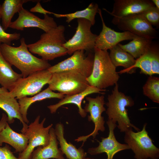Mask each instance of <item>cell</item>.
<instances>
[{
    "mask_svg": "<svg viewBox=\"0 0 159 159\" xmlns=\"http://www.w3.org/2000/svg\"><path fill=\"white\" fill-rule=\"evenodd\" d=\"M20 41V45L18 47L1 44L0 50L5 60L21 72L22 77L38 71L47 69L52 66L47 61L38 58L31 53L24 38H21Z\"/></svg>",
    "mask_w": 159,
    "mask_h": 159,
    "instance_id": "obj_1",
    "label": "cell"
},
{
    "mask_svg": "<svg viewBox=\"0 0 159 159\" xmlns=\"http://www.w3.org/2000/svg\"><path fill=\"white\" fill-rule=\"evenodd\" d=\"M65 30L64 26L59 25L42 34L38 41L27 44L29 50L47 61L66 55L67 50L63 46L67 41Z\"/></svg>",
    "mask_w": 159,
    "mask_h": 159,
    "instance_id": "obj_2",
    "label": "cell"
},
{
    "mask_svg": "<svg viewBox=\"0 0 159 159\" xmlns=\"http://www.w3.org/2000/svg\"><path fill=\"white\" fill-rule=\"evenodd\" d=\"M94 53L92 72L86 78L89 85L104 90L115 85L117 83L120 76L116 71V67L110 59L109 53L95 47Z\"/></svg>",
    "mask_w": 159,
    "mask_h": 159,
    "instance_id": "obj_3",
    "label": "cell"
},
{
    "mask_svg": "<svg viewBox=\"0 0 159 159\" xmlns=\"http://www.w3.org/2000/svg\"><path fill=\"white\" fill-rule=\"evenodd\" d=\"M117 83L115 84L111 94L108 95V102L105 104L107 108L106 110L108 120L114 123L117 122V125L121 132H125L133 128L137 131L140 130L131 123L126 107H131L134 102L130 96L126 95L119 90Z\"/></svg>",
    "mask_w": 159,
    "mask_h": 159,
    "instance_id": "obj_4",
    "label": "cell"
},
{
    "mask_svg": "<svg viewBox=\"0 0 159 159\" xmlns=\"http://www.w3.org/2000/svg\"><path fill=\"white\" fill-rule=\"evenodd\" d=\"M147 125L145 123L142 130L137 132L132 129L125 132L124 141L133 152L135 159H158L159 149L148 135L146 130Z\"/></svg>",
    "mask_w": 159,
    "mask_h": 159,
    "instance_id": "obj_5",
    "label": "cell"
},
{
    "mask_svg": "<svg viewBox=\"0 0 159 159\" xmlns=\"http://www.w3.org/2000/svg\"><path fill=\"white\" fill-rule=\"evenodd\" d=\"M48 87L65 95L80 93L89 85L86 78L74 71H65L52 73Z\"/></svg>",
    "mask_w": 159,
    "mask_h": 159,
    "instance_id": "obj_6",
    "label": "cell"
},
{
    "mask_svg": "<svg viewBox=\"0 0 159 159\" xmlns=\"http://www.w3.org/2000/svg\"><path fill=\"white\" fill-rule=\"evenodd\" d=\"M52 74L46 69L34 72L24 78L22 77L7 93L16 99L34 95L40 92L44 85L48 84Z\"/></svg>",
    "mask_w": 159,
    "mask_h": 159,
    "instance_id": "obj_7",
    "label": "cell"
},
{
    "mask_svg": "<svg viewBox=\"0 0 159 159\" xmlns=\"http://www.w3.org/2000/svg\"><path fill=\"white\" fill-rule=\"evenodd\" d=\"M77 22L78 25L75 33L63 46L67 49V54L70 55L78 50L94 52L97 35L92 32L91 23L84 19H78Z\"/></svg>",
    "mask_w": 159,
    "mask_h": 159,
    "instance_id": "obj_8",
    "label": "cell"
},
{
    "mask_svg": "<svg viewBox=\"0 0 159 159\" xmlns=\"http://www.w3.org/2000/svg\"><path fill=\"white\" fill-rule=\"evenodd\" d=\"M94 53L86 56L83 50L75 52L70 57L51 66L47 70L51 73L65 71L78 72L86 78L91 74L93 67Z\"/></svg>",
    "mask_w": 159,
    "mask_h": 159,
    "instance_id": "obj_9",
    "label": "cell"
},
{
    "mask_svg": "<svg viewBox=\"0 0 159 159\" xmlns=\"http://www.w3.org/2000/svg\"><path fill=\"white\" fill-rule=\"evenodd\" d=\"M40 116H38L34 120L31 122L23 133L27 137L28 143L26 148L23 152L19 153L20 159H30L32 154L37 147H44L47 145L50 140L49 130L53 124L46 127L44 126L46 118L39 122Z\"/></svg>",
    "mask_w": 159,
    "mask_h": 159,
    "instance_id": "obj_10",
    "label": "cell"
},
{
    "mask_svg": "<svg viewBox=\"0 0 159 159\" xmlns=\"http://www.w3.org/2000/svg\"><path fill=\"white\" fill-rule=\"evenodd\" d=\"M111 22L123 32L152 39L157 37V31L140 13L122 17H113Z\"/></svg>",
    "mask_w": 159,
    "mask_h": 159,
    "instance_id": "obj_11",
    "label": "cell"
},
{
    "mask_svg": "<svg viewBox=\"0 0 159 159\" xmlns=\"http://www.w3.org/2000/svg\"><path fill=\"white\" fill-rule=\"evenodd\" d=\"M104 98L103 95H98L95 98L86 97L88 103L86 104L84 109L86 112L90 113V115L88 116V120L89 121L93 122L95 125V128L90 134L86 136H80L75 140L77 142L83 141L82 146L90 137L92 136L93 139H95L96 135L99 134V131L103 132L105 130V121L104 117L102 115V113L106 110L104 106L105 104Z\"/></svg>",
    "mask_w": 159,
    "mask_h": 159,
    "instance_id": "obj_12",
    "label": "cell"
},
{
    "mask_svg": "<svg viewBox=\"0 0 159 159\" xmlns=\"http://www.w3.org/2000/svg\"><path fill=\"white\" fill-rule=\"evenodd\" d=\"M57 26L54 19L47 14L44 15V18L41 19L23 8L19 13L17 18L11 22L9 27L21 31L26 28L36 27L46 32Z\"/></svg>",
    "mask_w": 159,
    "mask_h": 159,
    "instance_id": "obj_13",
    "label": "cell"
},
{
    "mask_svg": "<svg viewBox=\"0 0 159 159\" xmlns=\"http://www.w3.org/2000/svg\"><path fill=\"white\" fill-rule=\"evenodd\" d=\"M108 125L109 133L106 138H102L101 141H97L98 146L88 149L87 153L91 155H95L102 153H105L107 155V159H113L114 155L118 152L124 150L130 149L128 145L126 144H122L116 140L114 130L117 126L111 120L106 122Z\"/></svg>",
    "mask_w": 159,
    "mask_h": 159,
    "instance_id": "obj_14",
    "label": "cell"
},
{
    "mask_svg": "<svg viewBox=\"0 0 159 159\" xmlns=\"http://www.w3.org/2000/svg\"><path fill=\"white\" fill-rule=\"evenodd\" d=\"M99 14L102 23V29L100 34L97 35L95 47L100 49L107 51L110 49L119 42L125 40H132L135 35L129 32H118L107 27L104 21L102 11L100 8Z\"/></svg>",
    "mask_w": 159,
    "mask_h": 159,
    "instance_id": "obj_15",
    "label": "cell"
},
{
    "mask_svg": "<svg viewBox=\"0 0 159 159\" xmlns=\"http://www.w3.org/2000/svg\"><path fill=\"white\" fill-rule=\"evenodd\" d=\"M155 6L151 0H115L111 12L103 9L113 17H122L141 13Z\"/></svg>",
    "mask_w": 159,
    "mask_h": 159,
    "instance_id": "obj_16",
    "label": "cell"
},
{
    "mask_svg": "<svg viewBox=\"0 0 159 159\" xmlns=\"http://www.w3.org/2000/svg\"><path fill=\"white\" fill-rule=\"evenodd\" d=\"M105 89L101 90L95 87L89 85L83 91L71 95H65L64 97L57 103L47 106L51 113L56 112L57 110L61 106L67 104H74L78 108V113L82 117H85L87 114L84 109L82 107V103L83 99L87 95L91 94L98 93L103 95Z\"/></svg>",
    "mask_w": 159,
    "mask_h": 159,
    "instance_id": "obj_17",
    "label": "cell"
},
{
    "mask_svg": "<svg viewBox=\"0 0 159 159\" xmlns=\"http://www.w3.org/2000/svg\"><path fill=\"white\" fill-rule=\"evenodd\" d=\"M7 92L0 94V108L7 113L8 123H13L14 121V118L20 120L23 125L21 132V133H24L27 129L28 125L24 121L21 113L19 105L16 99L9 95Z\"/></svg>",
    "mask_w": 159,
    "mask_h": 159,
    "instance_id": "obj_18",
    "label": "cell"
},
{
    "mask_svg": "<svg viewBox=\"0 0 159 159\" xmlns=\"http://www.w3.org/2000/svg\"><path fill=\"white\" fill-rule=\"evenodd\" d=\"M50 140L49 144L45 147H37L32 153L30 159H65L64 154L58 148L54 129L52 127L50 129Z\"/></svg>",
    "mask_w": 159,
    "mask_h": 159,
    "instance_id": "obj_19",
    "label": "cell"
},
{
    "mask_svg": "<svg viewBox=\"0 0 159 159\" xmlns=\"http://www.w3.org/2000/svg\"><path fill=\"white\" fill-rule=\"evenodd\" d=\"M3 143L10 145L15 149V152L20 153L26 148L28 140L24 134L13 130L7 122L5 127L0 132V146Z\"/></svg>",
    "mask_w": 159,
    "mask_h": 159,
    "instance_id": "obj_20",
    "label": "cell"
},
{
    "mask_svg": "<svg viewBox=\"0 0 159 159\" xmlns=\"http://www.w3.org/2000/svg\"><path fill=\"white\" fill-rule=\"evenodd\" d=\"M57 139L60 146L59 149L68 159H85L87 153L81 148H77L70 142L68 143L64 137V127L63 124L58 123L54 129Z\"/></svg>",
    "mask_w": 159,
    "mask_h": 159,
    "instance_id": "obj_21",
    "label": "cell"
},
{
    "mask_svg": "<svg viewBox=\"0 0 159 159\" xmlns=\"http://www.w3.org/2000/svg\"><path fill=\"white\" fill-rule=\"evenodd\" d=\"M64 96L65 95L59 93L54 92L48 87L32 97H26L18 99L21 113L24 121L27 124L29 123L27 116V111L33 103L47 99L55 98L61 100Z\"/></svg>",
    "mask_w": 159,
    "mask_h": 159,
    "instance_id": "obj_22",
    "label": "cell"
},
{
    "mask_svg": "<svg viewBox=\"0 0 159 159\" xmlns=\"http://www.w3.org/2000/svg\"><path fill=\"white\" fill-rule=\"evenodd\" d=\"M110 59L115 67L122 66L124 69L118 73H132L135 72L132 68L136 59L131 55L121 49L117 44L110 49Z\"/></svg>",
    "mask_w": 159,
    "mask_h": 159,
    "instance_id": "obj_23",
    "label": "cell"
},
{
    "mask_svg": "<svg viewBox=\"0 0 159 159\" xmlns=\"http://www.w3.org/2000/svg\"><path fill=\"white\" fill-rule=\"evenodd\" d=\"M32 0H5L1 6L0 11L2 27L5 31L9 27L13 16L22 10L23 4L29 1L35 2Z\"/></svg>",
    "mask_w": 159,
    "mask_h": 159,
    "instance_id": "obj_24",
    "label": "cell"
},
{
    "mask_svg": "<svg viewBox=\"0 0 159 159\" xmlns=\"http://www.w3.org/2000/svg\"><path fill=\"white\" fill-rule=\"evenodd\" d=\"M21 74L15 72L11 66L5 60L0 50V85L10 91L21 78Z\"/></svg>",
    "mask_w": 159,
    "mask_h": 159,
    "instance_id": "obj_25",
    "label": "cell"
},
{
    "mask_svg": "<svg viewBox=\"0 0 159 159\" xmlns=\"http://www.w3.org/2000/svg\"><path fill=\"white\" fill-rule=\"evenodd\" d=\"M153 39L136 35L131 41L124 45L117 44L122 49L137 59L144 54L150 47Z\"/></svg>",
    "mask_w": 159,
    "mask_h": 159,
    "instance_id": "obj_26",
    "label": "cell"
},
{
    "mask_svg": "<svg viewBox=\"0 0 159 159\" xmlns=\"http://www.w3.org/2000/svg\"><path fill=\"white\" fill-rule=\"evenodd\" d=\"M99 7L96 3H92L85 9L78 11L74 12L67 14H58L53 13L54 16L57 18L65 17L66 22L69 23L75 19H84L90 21L92 26L95 23V16L98 13Z\"/></svg>",
    "mask_w": 159,
    "mask_h": 159,
    "instance_id": "obj_27",
    "label": "cell"
},
{
    "mask_svg": "<svg viewBox=\"0 0 159 159\" xmlns=\"http://www.w3.org/2000/svg\"><path fill=\"white\" fill-rule=\"evenodd\" d=\"M143 94L153 102L159 103V78L150 76L143 87Z\"/></svg>",
    "mask_w": 159,
    "mask_h": 159,
    "instance_id": "obj_28",
    "label": "cell"
},
{
    "mask_svg": "<svg viewBox=\"0 0 159 159\" xmlns=\"http://www.w3.org/2000/svg\"><path fill=\"white\" fill-rule=\"evenodd\" d=\"M149 49L144 54L136 59L135 63L132 69L135 71L136 68H140V73L151 76L153 74Z\"/></svg>",
    "mask_w": 159,
    "mask_h": 159,
    "instance_id": "obj_29",
    "label": "cell"
},
{
    "mask_svg": "<svg viewBox=\"0 0 159 159\" xmlns=\"http://www.w3.org/2000/svg\"><path fill=\"white\" fill-rule=\"evenodd\" d=\"M151 70L153 74H159V48L158 44L152 42L149 49Z\"/></svg>",
    "mask_w": 159,
    "mask_h": 159,
    "instance_id": "obj_30",
    "label": "cell"
},
{
    "mask_svg": "<svg viewBox=\"0 0 159 159\" xmlns=\"http://www.w3.org/2000/svg\"><path fill=\"white\" fill-rule=\"evenodd\" d=\"M152 26L157 27L159 26V9L155 6L150 8L140 13Z\"/></svg>",
    "mask_w": 159,
    "mask_h": 159,
    "instance_id": "obj_31",
    "label": "cell"
},
{
    "mask_svg": "<svg viewBox=\"0 0 159 159\" xmlns=\"http://www.w3.org/2000/svg\"><path fill=\"white\" fill-rule=\"evenodd\" d=\"M20 33H8L5 32L0 24V42L10 45L12 41L19 39L20 37Z\"/></svg>",
    "mask_w": 159,
    "mask_h": 159,
    "instance_id": "obj_32",
    "label": "cell"
},
{
    "mask_svg": "<svg viewBox=\"0 0 159 159\" xmlns=\"http://www.w3.org/2000/svg\"><path fill=\"white\" fill-rule=\"evenodd\" d=\"M0 159H20L15 156L11 148L6 144L3 147H0Z\"/></svg>",
    "mask_w": 159,
    "mask_h": 159,
    "instance_id": "obj_33",
    "label": "cell"
},
{
    "mask_svg": "<svg viewBox=\"0 0 159 159\" xmlns=\"http://www.w3.org/2000/svg\"><path fill=\"white\" fill-rule=\"evenodd\" d=\"M39 1L37 2L36 4L34 7H32L30 9V12H37L43 14L44 15L47 14H52L53 12L49 11L44 9L42 6Z\"/></svg>",
    "mask_w": 159,
    "mask_h": 159,
    "instance_id": "obj_34",
    "label": "cell"
},
{
    "mask_svg": "<svg viewBox=\"0 0 159 159\" xmlns=\"http://www.w3.org/2000/svg\"><path fill=\"white\" fill-rule=\"evenodd\" d=\"M7 120V116L5 113H3L2 117L0 120V132L5 127L8 122Z\"/></svg>",
    "mask_w": 159,
    "mask_h": 159,
    "instance_id": "obj_35",
    "label": "cell"
},
{
    "mask_svg": "<svg viewBox=\"0 0 159 159\" xmlns=\"http://www.w3.org/2000/svg\"><path fill=\"white\" fill-rule=\"evenodd\" d=\"M151 1L154 4L155 6L158 9H159V0H152Z\"/></svg>",
    "mask_w": 159,
    "mask_h": 159,
    "instance_id": "obj_36",
    "label": "cell"
},
{
    "mask_svg": "<svg viewBox=\"0 0 159 159\" xmlns=\"http://www.w3.org/2000/svg\"><path fill=\"white\" fill-rule=\"evenodd\" d=\"M9 91L8 90L2 87H0V94H2L6 93Z\"/></svg>",
    "mask_w": 159,
    "mask_h": 159,
    "instance_id": "obj_37",
    "label": "cell"
},
{
    "mask_svg": "<svg viewBox=\"0 0 159 159\" xmlns=\"http://www.w3.org/2000/svg\"><path fill=\"white\" fill-rule=\"evenodd\" d=\"M85 159H94L92 158H85Z\"/></svg>",
    "mask_w": 159,
    "mask_h": 159,
    "instance_id": "obj_38",
    "label": "cell"
},
{
    "mask_svg": "<svg viewBox=\"0 0 159 159\" xmlns=\"http://www.w3.org/2000/svg\"><path fill=\"white\" fill-rule=\"evenodd\" d=\"M1 6L0 5V9H1ZM1 17H0V18Z\"/></svg>",
    "mask_w": 159,
    "mask_h": 159,
    "instance_id": "obj_39",
    "label": "cell"
},
{
    "mask_svg": "<svg viewBox=\"0 0 159 159\" xmlns=\"http://www.w3.org/2000/svg\"><path fill=\"white\" fill-rule=\"evenodd\" d=\"M52 159H56L52 158Z\"/></svg>",
    "mask_w": 159,
    "mask_h": 159,
    "instance_id": "obj_40",
    "label": "cell"
},
{
    "mask_svg": "<svg viewBox=\"0 0 159 159\" xmlns=\"http://www.w3.org/2000/svg\"><path fill=\"white\" fill-rule=\"evenodd\" d=\"M150 159V158H149V159Z\"/></svg>",
    "mask_w": 159,
    "mask_h": 159,
    "instance_id": "obj_41",
    "label": "cell"
},
{
    "mask_svg": "<svg viewBox=\"0 0 159 159\" xmlns=\"http://www.w3.org/2000/svg\"><path fill=\"white\" fill-rule=\"evenodd\" d=\"M1 44V43L0 42V44Z\"/></svg>",
    "mask_w": 159,
    "mask_h": 159,
    "instance_id": "obj_42",
    "label": "cell"
}]
</instances>
